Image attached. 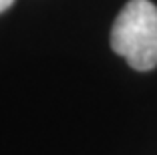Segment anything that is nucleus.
I'll list each match as a JSON object with an SVG mask.
<instances>
[{
  "mask_svg": "<svg viewBox=\"0 0 157 155\" xmlns=\"http://www.w3.org/2000/svg\"><path fill=\"white\" fill-rule=\"evenodd\" d=\"M12 4H14V0H0V12H4V10L10 8Z\"/></svg>",
  "mask_w": 157,
  "mask_h": 155,
  "instance_id": "nucleus-2",
  "label": "nucleus"
},
{
  "mask_svg": "<svg viewBox=\"0 0 157 155\" xmlns=\"http://www.w3.org/2000/svg\"><path fill=\"white\" fill-rule=\"evenodd\" d=\"M111 48L135 71L157 67V6L149 0H129L117 14Z\"/></svg>",
  "mask_w": 157,
  "mask_h": 155,
  "instance_id": "nucleus-1",
  "label": "nucleus"
}]
</instances>
